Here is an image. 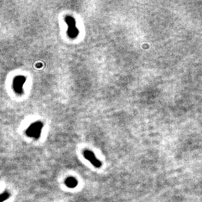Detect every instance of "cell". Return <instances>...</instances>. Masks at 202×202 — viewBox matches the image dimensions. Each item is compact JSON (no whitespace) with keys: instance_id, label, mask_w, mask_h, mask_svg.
<instances>
[{"instance_id":"6da1fadb","label":"cell","mask_w":202,"mask_h":202,"mask_svg":"<svg viewBox=\"0 0 202 202\" xmlns=\"http://www.w3.org/2000/svg\"><path fill=\"white\" fill-rule=\"evenodd\" d=\"M65 23L67 25V33L68 37L71 39H75L77 38V36L80 34V31L76 27V20L72 16L67 15L64 18Z\"/></svg>"},{"instance_id":"7a4b0ae2","label":"cell","mask_w":202,"mask_h":202,"mask_svg":"<svg viewBox=\"0 0 202 202\" xmlns=\"http://www.w3.org/2000/svg\"><path fill=\"white\" fill-rule=\"evenodd\" d=\"M44 128V124L41 121H38L32 123L26 130V135L28 137L33 138L34 139H38L41 135L42 130Z\"/></svg>"},{"instance_id":"3957f363","label":"cell","mask_w":202,"mask_h":202,"mask_svg":"<svg viewBox=\"0 0 202 202\" xmlns=\"http://www.w3.org/2000/svg\"><path fill=\"white\" fill-rule=\"evenodd\" d=\"M26 81V76H23V75H19L16 76L13 78L12 87L13 91L16 93L17 95H22L23 94V85Z\"/></svg>"},{"instance_id":"277c9868","label":"cell","mask_w":202,"mask_h":202,"mask_svg":"<svg viewBox=\"0 0 202 202\" xmlns=\"http://www.w3.org/2000/svg\"><path fill=\"white\" fill-rule=\"evenodd\" d=\"M82 154H83V157L87 159L88 162H90V163H91L92 165H94L95 168H101L102 165H103L102 162L101 160H99V159L96 157L95 154H94L91 151H90V150L88 149L84 150L83 152H82Z\"/></svg>"},{"instance_id":"5b68a950","label":"cell","mask_w":202,"mask_h":202,"mask_svg":"<svg viewBox=\"0 0 202 202\" xmlns=\"http://www.w3.org/2000/svg\"><path fill=\"white\" fill-rule=\"evenodd\" d=\"M65 185L69 188H75L78 185V180L74 177H68L65 179Z\"/></svg>"},{"instance_id":"8992f818","label":"cell","mask_w":202,"mask_h":202,"mask_svg":"<svg viewBox=\"0 0 202 202\" xmlns=\"http://www.w3.org/2000/svg\"><path fill=\"white\" fill-rule=\"evenodd\" d=\"M10 198V193L8 191H4L1 195V202H4Z\"/></svg>"}]
</instances>
